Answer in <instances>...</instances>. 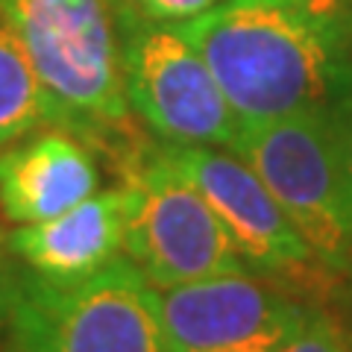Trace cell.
<instances>
[{
	"mask_svg": "<svg viewBox=\"0 0 352 352\" xmlns=\"http://www.w3.org/2000/svg\"><path fill=\"white\" fill-rule=\"evenodd\" d=\"M179 27L247 126L335 100L352 0H220Z\"/></svg>",
	"mask_w": 352,
	"mask_h": 352,
	"instance_id": "1",
	"label": "cell"
},
{
	"mask_svg": "<svg viewBox=\"0 0 352 352\" xmlns=\"http://www.w3.org/2000/svg\"><path fill=\"white\" fill-rule=\"evenodd\" d=\"M47 91L53 126L74 132L118 173L150 144L126 100L112 0H0Z\"/></svg>",
	"mask_w": 352,
	"mask_h": 352,
	"instance_id": "2",
	"label": "cell"
},
{
	"mask_svg": "<svg viewBox=\"0 0 352 352\" xmlns=\"http://www.w3.org/2000/svg\"><path fill=\"white\" fill-rule=\"evenodd\" d=\"M232 153L261 176L320 267L332 279H346L352 185L329 106L241 126Z\"/></svg>",
	"mask_w": 352,
	"mask_h": 352,
	"instance_id": "3",
	"label": "cell"
},
{
	"mask_svg": "<svg viewBox=\"0 0 352 352\" xmlns=\"http://www.w3.org/2000/svg\"><path fill=\"white\" fill-rule=\"evenodd\" d=\"M126 100L147 135L168 147L232 150L241 118L179 24L115 3Z\"/></svg>",
	"mask_w": 352,
	"mask_h": 352,
	"instance_id": "4",
	"label": "cell"
},
{
	"mask_svg": "<svg viewBox=\"0 0 352 352\" xmlns=\"http://www.w3.org/2000/svg\"><path fill=\"white\" fill-rule=\"evenodd\" d=\"M124 191V256L156 291L250 273L206 197L150 144L118 173Z\"/></svg>",
	"mask_w": 352,
	"mask_h": 352,
	"instance_id": "5",
	"label": "cell"
},
{
	"mask_svg": "<svg viewBox=\"0 0 352 352\" xmlns=\"http://www.w3.org/2000/svg\"><path fill=\"white\" fill-rule=\"evenodd\" d=\"M6 335L18 352H168L159 291L126 256L74 285L27 270Z\"/></svg>",
	"mask_w": 352,
	"mask_h": 352,
	"instance_id": "6",
	"label": "cell"
},
{
	"mask_svg": "<svg viewBox=\"0 0 352 352\" xmlns=\"http://www.w3.org/2000/svg\"><path fill=\"white\" fill-rule=\"evenodd\" d=\"M159 150L214 208L250 273L276 285L332 279L282 212L276 197L261 182V176L232 150L168 144H159Z\"/></svg>",
	"mask_w": 352,
	"mask_h": 352,
	"instance_id": "7",
	"label": "cell"
},
{
	"mask_svg": "<svg viewBox=\"0 0 352 352\" xmlns=\"http://www.w3.org/2000/svg\"><path fill=\"white\" fill-rule=\"evenodd\" d=\"M168 352H282L311 305L256 273L159 291Z\"/></svg>",
	"mask_w": 352,
	"mask_h": 352,
	"instance_id": "8",
	"label": "cell"
},
{
	"mask_svg": "<svg viewBox=\"0 0 352 352\" xmlns=\"http://www.w3.org/2000/svg\"><path fill=\"white\" fill-rule=\"evenodd\" d=\"M100 191L97 153L59 126L0 150V212L18 226L59 217Z\"/></svg>",
	"mask_w": 352,
	"mask_h": 352,
	"instance_id": "9",
	"label": "cell"
},
{
	"mask_svg": "<svg viewBox=\"0 0 352 352\" xmlns=\"http://www.w3.org/2000/svg\"><path fill=\"white\" fill-rule=\"evenodd\" d=\"M18 261L44 282L74 285L124 256V191L112 185L59 217L9 232Z\"/></svg>",
	"mask_w": 352,
	"mask_h": 352,
	"instance_id": "10",
	"label": "cell"
},
{
	"mask_svg": "<svg viewBox=\"0 0 352 352\" xmlns=\"http://www.w3.org/2000/svg\"><path fill=\"white\" fill-rule=\"evenodd\" d=\"M53 126V109L15 30L0 15V150Z\"/></svg>",
	"mask_w": 352,
	"mask_h": 352,
	"instance_id": "11",
	"label": "cell"
},
{
	"mask_svg": "<svg viewBox=\"0 0 352 352\" xmlns=\"http://www.w3.org/2000/svg\"><path fill=\"white\" fill-rule=\"evenodd\" d=\"M282 352H352V338L332 311L311 305L300 332L282 346Z\"/></svg>",
	"mask_w": 352,
	"mask_h": 352,
	"instance_id": "12",
	"label": "cell"
},
{
	"mask_svg": "<svg viewBox=\"0 0 352 352\" xmlns=\"http://www.w3.org/2000/svg\"><path fill=\"white\" fill-rule=\"evenodd\" d=\"M27 267L18 261L12 244H9V232L0 226V332L9 329V317L18 302L21 285H24Z\"/></svg>",
	"mask_w": 352,
	"mask_h": 352,
	"instance_id": "13",
	"label": "cell"
},
{
	"mask_svg": "<svg viewBox=\"0 0 352 352\" xmlns=\"http://www.w3.org/2000/svg\"><path fill=\"white\" fill-rule=\"evenodd\" d=\"M118 3H126L129 9H135V12H141L144 18H153V21L185 24V21L208 12L220 0H118Z\"/></svg>",
	"mask_w": 352,
	"mask_h": 352,
	"instance_id": "14",
	"label": "cell"
},
{
	"mask_svg": "<svg viewBox=\"0 0 352 352\" xmlns=\"http://www.w3.org/2000/svg\"><path fill=\"white\" fill-rule=\"evenodd\" d=\"M329 112L335 118L338 135H340V150H344V162H346V173H349V185H352V44H349V56H346V68L340 76L338 94L329 103Z\"/></svg>",
	"mask_w": 352,
	"mask_h": 352,
	"instance_id": "15",
	"label": "cell"
},
{
	"mask_svg": "<svg viewBox=\"0 0 352 352\" xmlns=\"http://www.w3.org/2000/svg\"><path fill=\"white\" fill-rule=\"evenodd\" d=\"M346 285H349V294H352V267H349V273H346V279H344Z\"/></svg>",
	"mask_w": 352,
	"mask_h": 352,
	"instance_id": "16",
	"label": "cell"
},
{
	"mask_svg": "<svg viewBox=\"0 0 352 352\" xmlns=\"http://www.w3.org/2000/svg\"><path fill=\"white\" fill-rule=\"evenodd\" d=\"M0 352H18V349H15L12 344H9V346H0Z\"/></svg>",
	"mask_w": 352,
	"mask_h": 352,
	"instance_id": "17",
	"label": "cell"
},
{
	"mask_svg": "<svg viewBox=\"0 0 352 352\" xmlns=\"http://www.w3.org/2000/svg\"><path fill=\"white\" fill-rule=\"evenodd\" d=\"M112 3H118V0H112Z\"/></svg>",
	"mask_w": 352,
	"mask_h": 352,
	"instance_id": "18",
	"label": "cell"
}]
</instances>
